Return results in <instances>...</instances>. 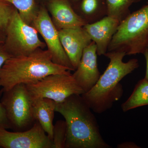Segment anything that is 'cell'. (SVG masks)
<instances>
[{"instance_id":"obj_11","label":"cell","mask_w":148,"mask_h":148,"mask_svg":"<svg viewBox=\"0 0 148 148\" xmlns=\"http://www.w3.org/2000/svg\"><path fill=\"white\" fill-rule=\"evenodd\" d=\"M58 32L61 45L75 70L84 50L92 40L83 27L61 29Z\"/></svg>"},{"instance_id":"obj_24","label":"cell","mask_w":148,"mask_h":148,"mask_svg":"<svg viewBox=\"0 0 148 148\" xmlns=\"http://www.w3.org/2000/svg\"><path fill=\"white\" fill-rule=\"evenodd\" d=\"M143 54H144L146 61V70L145 78L148 80V46L146 47Z\"/></svg>"},{"instance_id":"obj_8","label":"cell","mask_w":148,"mask_h":148,"mask_svg":"<svg viewBox=\"0 0 148 148\" xmlns=\"http://www.w3.org/2000/svg\"><path fill=\"white\" fill-rule=\"evenodd\" d=\"M33 27L41 35L50 52L53 63L75 71L60 41L58 30L53 24L47 10L41 8L33 21Z\"/></svg>"},{"instance_id":"obj_26","label":"cell","mask_w":148,"mask_h":148,"mask_svg":"<svg viewBox=\"0 0 148 148\" xmlns=\"http://www.w3.org/2000/svg\"><path fill=\"white\" fill-rule=\"evenodd\" d=\"M72 1L74 2H78L79 1H80L81 0H72Z\"/></svg>"},{"instance_id":"obj_7","label":"cell","mask_w":148,"mask_h":148,"mask_svg":"<svg viewBox=\"0 0 148 148\" xmlns=\"http://www.w3.org/2000/svg\"><path fill=\"white\" fill-rule=\"evenodd\" d=\"M26 86L32 101L46 98L60 103L71 95L84 93L71 74L49 75L38 82L26 85Z\"/></svg>"},{"instance_id":"obj_3","label":"cell","mask_w":148,"mask_h":148,"mask_svg":"<svg viewBox=\"0 0 148 148\" xmlns=\"http://www.w3.org/2000/svg\"><path fill=\"white\" fill-rule=\"evenodd\" d=\"M68 68L53 63L48 50L39 48L28 55L12 56L0 69V87L3 91L16 85L38 82L56 74H70Z\"/></svg>"},{"instance_id":"obj_17","label":"cell","mask_w":148,"mask_h":148,"mask_svg":"<svg viewBox=\"0 0 148 148\" xmlns=\"http://www.w3.org/2000/svg\"><path fill=\"white\" fill-rule=\"evenodd\" d=\"M141 1L142 0H106L107 15L121 22L130 14V7Z\"/></svg>"},{"instance_id":"obj_5","label":"cell","mask_w":148,"mask_h":148,"mask_svg":"<svg viewBox=\"0 0 148 148\" xmlns=\"http://www.w3.org/2000/svg\"><path fill=\"white\" fill-rule=\"evenodd\" d=\"M3 93L1 102L5 109L10 129L14 131H23L31 128L36 120L26 85H16Z\"/></svg>"},{"instance_id":"obj_21","label":"cell","mask_w":148,"mask_h":148,"mask_svg":"<svg viewBox=\"0 0 148 148\" xmlns=\"http://www.w3.org/2000/svg\"><path fill=\"white\" fill-rule=\"evenodd\" d=\"M0 128L10 129V125L8 119L5 109L0 102Z\"/></svg>"},{"instance_id":"obj_18","label":"cell","mask_w":148,"mask_h":148,"mask_svg":"<svg viewBox=\"0 0 148 148\" xmlns=\"http://www.w3.org/2000/svg\"><path fill=\"white\" fill-rule=\"evenodd\" d=\"M16 9L18 14L25 23L31 25L38 14L35 0H5Z\"/></svg>"},{"instance_id":"obj_14","label":"cell","mask_w":148,"mask_h":148,"mask_svg":"<svg viewBox=\"0 0 148 148\" xmlns=\"http://www.w3.org/2000/svg\"><path fill=\"white\" fill-rule=\"evenodd\" d=\"M32 101L33 114L35 119L39 123L52 141L54 125L53 120L56 112L55 102L46 98H38Z\"/></svg>"},{"instance_id":"obj_6","label":"cell","mask_w":148,"mask_h":148,"mask_svg":"<svg viewBox=\"0 0 148 148\" xmlns=\"http://www.w3.org/2000/svg\"><path fill=\"white\" fill-rule=\"evenodd\" d=\"M5 48L12 56L28 55L46 46L39 38L34 27L21 19L15 10L5 30Z\"/></svg>"},{"instance_id":"obj_15","label":"cell","mask_w":148,"mask_h":148,"mask_svg":"<svg viewBox=\"0 0 148 148\" xmlns=\"http://www.w3.org/2000/svg\"><path fill=\"white\" fill-rule=\"evenodd\" d=\"M80 16L87 24L94 23L108 15L106 0H81Z\"/></svg>"},{"instance_id":"obj_2","label":"cell","mask_w":148,"mask_h":148,"mask_svg":"<svg viewBox=\"0 0 148 148\" xmlns=\"http://www.w3.org/2000/svg\"><path fill=\"white\" fill-rule=\"evenodd\" d=\"M125 55L123 51H107L104 56L110 59V63L106 71L95 85L81 95L94 112L103 113L120 100L123 89L120 82L139 67V61L136 58L123 62V60Z\"/></svg>"},{"instance_id":"obj_16","label":"cell","mask_w":148,"mask_h":148,"mask_svg":"<svg viewBox=\"0 0 148 148\" xmlns=\"http://www.w3.org/2000/svg\"><path fill=\"white\" fill-rule=\"evenodd\" d=\"M148 105V80L144 78L135 86L132 94L121 106L123 112Z\"/></svg>"},{"instance_id":"obj_25","label":"cell","mask_w":148,"mask_h":148,"mask_svg":"<svg viewBox=\"0 0 148 148\" xmlns=\"http://www.w3.org/2000/svg\"><path fill=\"white\" fill-rule=\"evenodd\" d=\"M5 39V32L0 30V44L3 43Z\"/></svg>"},{"instance_id":"obj_20","label":"cell","mask_w":148,"mask_h":148,"mask_svg":"<svg viewBox=\"0 0 148 148\" xmlns=\"http://www.w3.org/2000/svg\"><path fill=\"white\" fill-rule=\"evenodd\" d=\"M15 9L10 3L5 0H0V30L5 32Z\"/></svg>"},{"instance_id":"obj_13","label":"cell","mask_w":148,"mask_h":148,"mask_svg":"<svg viewBox=\"0 0 148 148\" xmlns=\"http://www.w3.org/2000/svg\"><path fill=\"white\" fill-rule=\"evenodd\" d=\"M49 9L58 30L80 28L87 24L74 10L69 0H51Z\"/></svg>"},{"instance_id":"obj_22","label":"cell","mask_w":148,"mask_h":148,"mask_svg":"<svg viewBox=\"0 0 148 148\" xmlns=\"http://www.w3.org/2000/svg\"><path fill=\"white\" fill-rule=\"evenodd\" d=\"M11 57L4 47L3 43L0 44V69L8 59ZM3 93L2 91L0 90V97Z\"/></svg>"},{"instance_id":"obj_4","label":"cell","mask_w":148,"mask_h":148,"mask_svg":"<svg viewBox=\"0 0 148 148\" xmlns=\"http://www.w3.org/2000/svg\"><path fill=\"white\" fill-rule=\"evenodd\" d=\"M148 46V3L121 21L108 51L124 52L126 55L143 53Z\"/></svg>"},{"instance_id":"obj_10","label":"cell","mask_w":148,"mask_h":148,"mask_svg":"<svg viewBox=\"0 0 148 148\" xmlns=\"http://www.w3.org/2000/svg\"><path fill=\"white\" fill-rule=\"evenodd\" d=\"M97 46L91 42L84 50L78 66L72 74L84 92L90 90L101 76L97 63Z\"/></svg>"},{"instance_id":"obj_12","label":"cell","mask_w":148,"mask_h":148,"mask_svg":"<svg viewBox=\"0 0 148 148\" xmlns=\"http://www.w3.org/2000/svg\"><path fill=\"white\" fill-rule=\"evenodd\" d=\"M120 23L110 16H106L98 21L84 26L87 34L97 46L99 56L105 55L114 35Z\"/></svg>"},{"instance_id":"obj_19","label":"cell","mask_w":148,"mask_h":148,"mask_svg":"<svg viewBox=\"0 0 148 148\" xmlns=\"http://www.w3.org/2000/svg\"><path fill=\"white\" fill-rule=\"evenodd\" d=\"M67 126L65 120H58L53 125V148H66Z\"/></svg>"},{"instance_id":"obj_23","label":"cell","mask_w":148,"mask_h":148,"mask_svg":"<svg viewBox=\"0 0 148 148\" xmlns=\"http://www.w3.org/2000/svg\"><path fill=\"white\" fill-rule=\"evenodd\" d=\"M117 148H140L135 143L131 142H126L120 143L117 145Z\"/></svg>"},{"instance_id":"obj_1","label":"cell","mask_w":148,"mask_h":148,"mask_svg":"<svg viewBox=\"0 0 148 148\" xmlns=\"http://www.w3.org/2000/svg\"><path fill=\"white\" fill-rule=\"evenodd\" d=\"M55 111L64 116L67 126L66 148H110L100 132L92 110L81 95H73L60 103Z\"/></svg>"},{"instance_id":"obj_9","label":"cell","mask_w":148,"mask_h":148,"mask_svg":"<svg viewBox=\"0 0 148 148\" xmlns=\"http://www.w3.org/2000/svg\"><path fill=\"white\" fill-rule=\"evenodd\" d=\"M0 147L53 148V144L39 123L36 121L31 128L25 131L11 132L5 128H0Z\"/></svg>"}]
</instances>
